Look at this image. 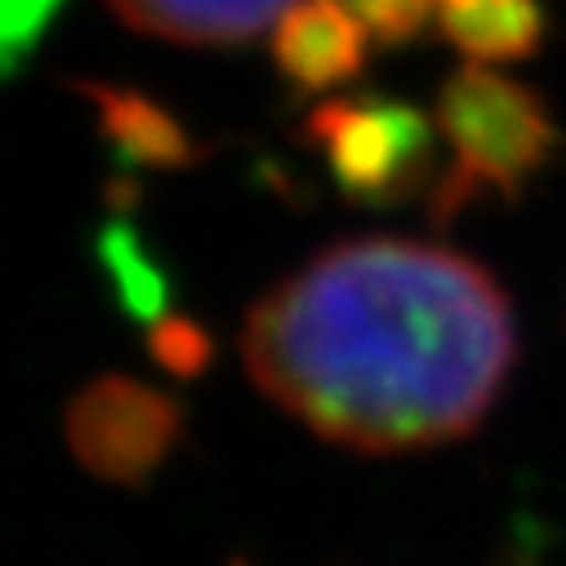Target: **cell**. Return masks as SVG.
<instances>
[{"label":"cell","mask_w":566,"mask_h":566,"mask_svg":"<svg viewBox=\"0 0 566 566\" xmlns=\"http://www.w3.org/2000/svg\"><path fill=\"white\" fill-rule=\"evenodd\" d=\"M442 28L478 59L517 54L535 41V0H442Z\"/></svg>","instance_id":"obj_7"},{"label":"cell","mask_w":566,"mask_h":566,"mask_svg":"<svg viewBox=\"0 0 566 566\" xmlns=\"http://www.w3.org/2000/svg\"><path fill=\"white\" fill-rule=\"evenodd\" d=\"M442 125L469 184H513L539 161V107L491 72H464L442 98Z\"/></svg>","instance_id":"obj_3"},{"label":"cell","mask_w":566,"mask_h":566,"mask_svg":"<svg viewBox=\"0 0 566 566\" xmlns=\"http://www.w3.org/2000/svg\"><path fill=\"white\" fill-rule=\"evenodd\" d=\"M179 433V410L157 388L107 375L72 406V451L112 482H134L157 469Z\"/></svg>","instance_id":"obj_2"},{"label":"cell","mask_w":566,"mask_h":566,"mask_svg":"<svg viewBox=\"0 0 566 566\" xmlns=\"http://www.w3.org/2000/svg\"><path fill=\"white\" fill-rule=\"evenodd\" d=\"M295 0H112V10L138 28L166 41L188 45H228L276 28Z\"/></svg>","instance_id":"obj_5"},{"label":"cell","mask_w":566,"mask_h":566,"mask_svg":"<svg viewBox=\"0 0 566 566\" xmlns=\"http://www.w3.org/2000/svg\"><path fill=\"white\" fill-rule=\"evenodd\" d=\"M254 384L353 451H423L495 406L517 331L500 281L442 245L361 237L322 250L245 317Z\"/></svg>","instance_id":"obj_1"},{"label":"cell","mask_w":566,"mask_h":566,"mask_svg":"<svg viewBox=\"0 0 566 566\" xmlns=\"http://www.w3.org/2000/svg\"><path fill=\"white\" fill-rule=\"evenodd\" d=\"M366 50V23L344 0H295L276 23V59L304 90H331L353 76Z\"/></svg>","instance_id":"obj_4"},{"label":"cell","mask_w":566,"mask_h":566,"mask_svg":"<svg viewBox=\"0 0 566 566\" xmlns=\"http://www.w3.org/2000/svg\"><path fill=\"white\" fill-rule=\"evenodd\" d=\"M344 6L366 23V32L397 41V36H410L429 19L438 10V0H344Z\"/></svg>","instance_id":"obj_8"},{"label":"cell","mask_w":566,"mask_h":566,"mask_svg":"<svg viewBox=\"0 0 566 566\" xmlns=\"http://www.w3.org/2000/svg\"><path fill=\"white\" fill-rule=\"evenodd\" d=\"M317 125H322V138L339 175L357 188L388 184L397 166L410 161V148H406L410 125H397L392 112H366V107L339 103V107H326Z\"/></svg>","instance_id":"obj_6"}]
</instances>
